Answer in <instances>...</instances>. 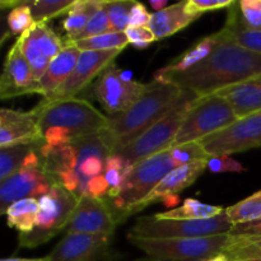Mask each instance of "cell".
Here are the masks:
<instances>
[{
	"label": "cell",
	"mask_w": 261,
	"mask_h": 261,
	"mask_svg": "<svg viewBox=\"0 0 261 261\" xmlns=\"http://www.w3.org/2000/svg\"><path fill=\"white\" fill-rule=\"evenodd\" d=\"M213 53L199 65L182 73H160L154 79L176 84L198 97L218 93L228 87L261 76V55L236 45L223 30Z\"/></svg>",
	"instance_id": "6da1fadb"
},
{
	"label": "cell",
	"mask_w": 261,
	"mask_h": 261,
	"mask_svg": "<svg viewBox=\"0 0 261 261\" xmlns=\"http://www.w3.org/2000/svg\"><path fill=\"white\" fill-rule=\"evenodd\" d=\"M181 94L182 89L170 82L153 79L145 84L137 102L126 111L109 116L106 127L98 133L110 154L132 143L165 116Z\"/></svg>",
	"instance_id": "7a4b0ae2"
},
{
	"label": "cell",
	"mask_w": 261,
	"mask_h": 261,
	"mask_svg": "<svg viewBox=\"0 0 261 261\" xmlns=\"http://www.w3.org/2000/svg\"><path fill=\"white\" fill-rule=\"evenodd\" d=\"M175 168L176 165L171 157L170 149L135 163L119 193L111 199L105 198L114 212L117 224L126 221L133 208L144 200Z\"/></svg>",
	"instance_id": "3957f363"
},
{
	"label": "cell",
	"mask_w": 261,
	"mask_h": 261,
	"mask_svg": "<svg viewBox=\"0 0 261 261\" xmlns=\"http://www.w3.org/2000/svg\"><path fill=\"white\" fill-rule=\"evenodd\" d=\"M198 98L196 94L182 91L180 98L166 112L165 116L161 117L140 137L117 150V154H121L130 165H135L157 153L171 149L189 109Z\"/></svg>",
	"instance_id": "277c9868"
},
{
	"label": "cell",
	"mask_w": 261,
	"mask_h": 261,
	"mask_svg": "<svg viewBox=\"0 0 261 261\" xmlns=\"http://www.w3.org/2000/svg\"><path fill=\"white\" fill-rule=\"evenodd\" d=\"M127 241L144 252L149 261H206L226 252L229 234L199 239H143L127 234Z\"/></svg>",
	"instance_id": "5b68a950"
},
{
	"label": "cell",
	"mask_w": 261,
	"mask_h": 261,
	"mask_svg": "<svg viewBox=\"0 0 261 261\" xmlns=\"http://www.w3.org/2000/svg\"><path fill=\"white\" fill-rule=\"evenodd\" d=\"M41 109L40 127L42 134L54 126L65 127L74 140L101 133L106 127L109 116L97 110L86 99L74 98L56 101L53 103H38Z\"/></svg>",
	"instance_id": "8992f818"
},
{
	"label": "cell",
	"mask_w": 261,
	"mask_h": 261,
	"mask_svg": "<svg viewBox=\"0 0 261 261\" xmlns=\"http://www.w3.org/2000/svg\"><path fill=\"white\" fill-rule=\"evenodd\" d=\"M239 120L229 102L219 93L199 97L189 109L173 147L200 142L204 138L226 129Z\"/></svg>",
	"instance_id": "52a82bcc"
},
{
	"label": "cell",
	"mask_w": 261,
	"mask_h": 261,
	"mask_svg": "<svg viewBox=\"0 0 261 261\" xmlns=\"http://www.w3.org/2000/svg\"><path fill=\"white\" fill-rule=\"evenodd\" d=\"M232 223L224 213L209 219H158L155 216H143L138 218L130 236L143 239H199L219 234H229Z\"/></svg>",
	"instance_id": "ba28073f"
},
{
	"label": "cell",
	"mask_w": 261,
	"mask_h": 261,
	"mask_svg": "<svg viewBox=\"0 0 261 261\" xmlns=\"http://www.w3.org/2000/svg\"><path fill=\"white\" fill-rule=\"evenodd\" d=\"M78 201L79 196L76 194L70 193L59 184H55L47 195L38 199L40 212L36 227L30 233L19 234V247L35 249L50 241L61 231H65Z\"/></svg>",
	"instance_id": "9c48e42d"
},
{
	"label": "cell",
	"mask_w": 261,
	"mask_h": 261,
	"mask_svg": "<svg viewBox=\"0 0 261 261\" xmlns=\"http://www.w3.org/2000/svg\"><path fill=\"white\" fill-rule=\"evenodd\" d=\"M200 144L209 155H231L261 148V111L241 117L226 129L201 139Z\"/></svg>",
	"instance_id": "30bf717a"
},
{
	"label": "cell",
	"mask_w": 261,
	"mask_h": 261,
	"mask_svg": "<svg viewBox=\"0 0 261 261\" xmlns=\"http://www.w3.org/2000/svg\"><path fill=\"white\" fill-rule=\"evenodd\" d=\"M145 84L130 81L121 70L111 64L98 76L92 88V94L101 103L109 116L126 111L143 93Z\"/></svg>",
	"instance_id": "8fae6325"
},
{
	"label": "cell",
	"mask_w": 261,
	"mask_h": 261,
	"mask_svg": "<svg viewBox=\"0 0 261 261\" xmlns=\"http://www.w3.org/2000/svg\"><path fill=\"white\" fill-rule=\"evenodd\" d=\"M56 180L43 163L40 166H22L18 172L0 181V213L4 214L13 203L25 198L40 199L47 195Z\"/></svg>",
	"instance_id": "7c38bea8"
},
{
	"label": "cell",
	"mask_w": 261,
	"mask_h": 261,
	"mask_svg": "<svg viewBox=\"0 0 261 261\" xmlns=\"http://www.w3.org/2000/svg\"><path fill=\"white\" fill-rule=\"evenodd\" d=\"M116 226L115 214L106 199L83 195L79 196L65 233H84L111 239Z\"/></svg>",
	"instance_id": "4fadbf2b"
},
{
	"label": "cell",
	"mask_w": 261,
	"mask_h": 261,
	"mask_svg": "<svg viewBox=\"0 0 261 261\" xmlns=\"http://www.w3.org/2000/svg\"><path fill=\"white\" fill-rule=\"evenodd\" d=\"M121 51H81L76 65L71 75L65 83L51 96L42 98L41 103H53L56 101L74 98L81 93L96 76L101 75L106 68H109Z\"/></svg>",
	"instance_id": "5bb4252c"
},
{
	"label": "cell",
	"mask_w": 261,
	"mask_h": 261,
	"mask_svg": "<svg viewBox=\"0 0 261 261\" xmlns=\"http://www.w3.org/2000/svg\"><path fill=\"white\" fill-rule=\"evenodd\" d=\"M41 109L31 111L0 110V148L13 145H42L45 143L40 127Z\"/></svg>",
	"instance_id": "9a60e30c"
},
{
	"label": "cell",
	"mask_w": 261,
	"mask_h": 261,
	"mask_svg": "<svg viewBox=\"0 0 261 261\" xmlns=\"http://www.w3.org/2000/svg\"><path fill=\"white\" fill-rule=\"evenodd\" d=\"M32 93L40 94L38 81L18 43L15 42L8 51L4 61V68L0 76V98H14Z\"/></svg>",
	"instance_id": "2e32d148"
},
{
	"label": "cell",
	"mask_w": 261,
	"mask_h": 261,
	"mask_svg": "<svg viewBox=\"0 0 261 261\" xmlns=\"http://www.w3.org/2000/svg\"><path fill=\"white\" fill-rule=\"evenodd\" d=\"M109 237L65 233L51 251V261H97L109 252Z\"/></svg>",
	"instance_id": "e0dca14e"
},
{
	"label": "cell",
	"mask_w": 261,
	"mask_h": 261,
	"mask_svg": "<svg viewBox=\"0 0 261 261\" xmlns=\"http://www.w3.org/2000/svg\"><path fill=\"white\" fill-rule=\"evenodd\" d=\"M205 170H208V161H201V162L191 163V165L180 166L176 167L175 170L171 171L154 189L152 193L140 201L138 205L133 208L132 214L138 213L143 211L145 206L155 203V201H162L163 198L168 195H177V193L182 191L184 189L189 188L193 185Z\"/></svg>",
	"instance_id": "ac0fdd59"
},
{
	"label": "cell",
	"mask_w": 261,
	"mask_h": 261,
	"mask_svg": "<svg viewBox=\"0 0 261 261\" xmlns=\"http://www.w3.org/2000/svg\"><path fill=\"white\" fill-rule=\"evenodd\" d=\"M79 55H81V50L74 43H66L63 51L51 61L43 75L38 81L40 94L43 98L55 93L65 83L66 79L71 75L75 68Z\"/></svg>",
	"instance_id": "d6986e66"
},
{
	"label": "cell",
	"mask_w": 261,
	"mask_h": 261,
	"mask_svg": "<svg viewBox=\"0 0 261 261\" xmlns=\"http://www.w3.org/2000/svg\"><path fill=\"white\" fill-rule=\"evenodd\" d=\"M218 93L229 102L239 119L261 111V76L234 84Z\"/></svg>",
	"instance_id": "ffe728a7"
},
{
	"label": "cell",
	"mask_w": 261,
	"mask_h": 261,
	"mask_svg": "<svg viewBox=\"0 0 261 261\" xmlns=\"http://www.w3.org/2000/svg\"><path fill=\"white\" fill-rule=\"evenodd\" d=\"M195 19H198V17L190 14L186 9V2H180L167 7L161 12L153 13L149 28L158 41L180 32L181 30L190 25Z\"/></svg>",
	"instance_id": "44dd1931"
},
{
	"label": "cell",
	"mask_w": 261,
	"mask_h": 261,
	"mask_svg": "<svg viewBox=\"0 0 261 261\" xmlns=\"http://www.w3.org/2000/svg\"><path fill=\"white\" fill-rule=\"evenodd\" d=\"M99 7H101V0H76L74 3L63 20L65 43H73L79 40L89 19L93 17Z\"/></svg>",
	"instance_id": "7402d4cb"
},
{
	"label": "cell",
	"mask_w": 261,
	"mask_h": 261,
	"mask_svg": "<svg viewBox=\"0 0 261 261\" xmlns=\"http://www.w3.org/2000/svg\"><path fill=\"white\" fill-rule=\"evenodd\" d=\"M222 30L236 45L261 55V30L245 27L240 19L237 2L227 9V20Z\"/></svg>",
	"instance_id": "603a6c76"
},
{
	"label": "cell",
	"mask_w": 261,
	"mask_h": 261,
	"mask_svg": "<svg viewBox=\"0 0 261 261\" xmlns=\"http://www.w3.org/2000/svg\"><path fill=\"white\" fill-rule=\"evenodd\" d=\"M218 43V33H212L206 37L201 38L200 41L195 43L193 47L186 50L180 56L172 60V63L168 64L165 68L160 69V73H182L189 70L194 66L199 65L203 60H205Z\"/></svg>",
	"instance_id": "cb8c5ba5"
},
{
	"label": "cell",
	"mask_w": 261,
	"mask_h": 261,
	"mask_svg": "<svg viewBox=\"0 0 261 261\" xmlns=\"http://www.w3.org/2000/svg\"><path fill=\"white\" fill-rule=\"evenodd\" d=\"M40 204L38 199L25 198L13 203L5 212L8 226L19 231V234L30 233L35 229Z\"/></svg>",
	"instance_id": "d4e9b609"
},
{
	"label": "cell",
	"mask_w": 261,
	"mask_h": 261,
	"mask_svg": "<svg viewBox=\"0 0 261 261\" xmlns=\"http://www.w3.org/2000/svg\"><path fill=\"white\" fill-rule=\"evenodd\" d=\"M226 208L218 205H211L196 199H185L180 206L165 213L154 214L158 219H186V221H195V219H209L224 213Z\"/></svg>",
	"instance_id": "484cf974"
},
{
	"label": "cell",
	"mask_w": 261,
	"mask_h": 261,
	"mask_svg": "<svg viewBox=\"0 0 261 261\" xmlns=\"http://www.w3.org/2000/svg\"><path fill=\"white\" fill-rule=\"evenodd\" d=\"M226 214L232 226L261 219V190L226 208Z\"/></svg>",
	"instance_id": "4316f807"
},
{
	"label": "cell",
	"mask_w": 261,
	"mask_h": 261,
	"mask_svg": "<svg viewBox=\"0 0 261 261\" xmlns=\"http://www.w3.org/2000/svg\"><path fill=\"white\" fill-rule=\"evenodd\" d=\"M74 45L81 51H122L129 45V40L125 32H109L79 40Z\"/></svg>",
	"instance_id": "83f0119b"
},
{
	"label": "cell",
	"mask_w": 261,
	"mask_h": 261,
	"mask_svg": "<svg viewBox=\"0 0 261 261\" xmlns=\"http://www.w3.org/2000/svg\"><path fill=\"white\" fill-rule=\"evenodd\" d=\"M40 145H13L0 148V181L10 177L22 168L25 157Z\"/></svg>",
	"instance_id": "f1b7e54d"
},
{
	"label": "cell",
	"mask_w": 261,
	"mask_h": 261,
	"mask_svg": "<svg viewBox=\"0 0 261 261\" xmlns=\"http://www.w3.org/2000/svg\"><path fill=\"white\" fill-rule=\"evenodd\" d=\"M76 0H35L27 2L36 24H42L53 18L68 13Z\"/></svg>",
	"instance_id": "f546056e"
},
{
	"label": "cell",
	"mask_w": 261,
	"mask_h": 261,
	"mask_svg": "<svg viewBox=\"0 0 261 261\" xmlns=\"http://www.w3.org/2000/svg\"><path fill=\"white\" fill-rule=\"evenodd\" d=\"M135 0H112L103 2V7L109 14L112 32H125L130 25V14L135 5Z\"/></svg>",
	"instance_id": "4dcf8cb0"
},
{
	"label": "cell",
	"mask_w": 261,
	"mask_h": 261,
	"mask_svg": "<svg viewBox=\"0 0 261 261\" xmlns=\"http://www.w3.org/2000/svg\"><path fill=\"white\" fill-rule=\"evenodd\" d=\"M171 157L175 162L176 167L180 166L191 165V163L201 162V161H208L211 155L206 153L200 142L186 143L182 145H176L170 149Z\"/></svg>",
	"instance_id": "1f68e13d"
},
{
	"label": "cell",
	"mask_w": 261,
	"mask_h": 261,
	"mask_svg": "<svg viewBox=\"0 0 261 261\" xmlns=\"http://www.w3.org/2000/svg\"><path fill=\"white\" fill-rule=\"evenodd\" d=\"M7 22L9 32L12 35L18 36V37L36 25L32 12H31V8L28 7L27 2H23L20 5L10 9Z\"/></svg>",
	"instance_id": "d6a6232c"
},
{
	"label": "cell",
	"mask_w": 261,
	"mask_h": 261,
	"mask_svg": "<svg viewBox=\"0 0 261 261\" xmlns=\"http://www.w3.org/2000/svg\"><path fill=\"white\" fill-rule=\"evenodd\" d=\"M240 19L250 30H261V0L237 2Z\"/></svg>",
	"instance_id": "836d02e7"
},
{
	"label": "cell",
	"mask_w": 261,
	"mask_h": 261,
	"mask_svg": "<svg viewBox=\"0 0 261 261\" xmlns=\"http://www.w3.org/2000/svg\"><path fill=\"white\" fill-rule=\"evenodd\" d=\"M109 32H112V27H111V23H110L109 14H107L106 9H105L103 7V2H101V7H99V9L94 13L93 17L89 19L88 24H87L86 30H84V32L82 33L81 37H79V40H84V38L105 35V33H109Z\"/></svg>",
	"instance_id": "e575fe53"
},
{
	"label": "cell",
	"mask_w": 261,
	"mask_h": 261,
	"mask_svg": "<svg viewBox=\"0 0 261 261\" xmlns=\"http://www.w3.org/2000/svg\"><path fill=\"white\" fill-rule=\"evenodd\" d=\"M105 161L106 160L99 157V155H89V157L84 158V160H82L81 162H79L78 170H76L82 178V188L81 191H79V195H81L84 185H86L91 178L102 175V172L105 171Z\"/></svg>",
	"instance_id": "d590c367"
},
{
	"label": "cell",
	"mask_w": 261,
	"mask_h": 261,
	"mask_svg": "<svg viewBox=\"0 0 261 261\" xmlns=\"http://www.w3.org/2000/svg\"><path fill=\"white\" fill-rule=\"evenodd\" d=\"M233 4L234 0H189L186 2V9L190 14L199 18L205 12L228 9Z\"/></svg>",
	"instance_id": "8d00e7d4"
},
{
	"label": "cell",
	"mask_w": 261,
	"mask_h": 261,
	"mask_svg": "<svg viewBox=\"0 0 261 261\" xmlns=\"http://www.w3.org/2000/svg\"><path fill=\"white\" fill-rule=\"evenodd\" d=\"M208 170L213 173H240L246 171V168L231 155H211L208 160Z\"/></svg>",
	"instance_id": "74e56055"
},
{
	"label": "cell",
	"mask_w": 261,
	"mask_h": 261,
	"mask_svg": "<svg viewBox=\"0 0 261 261\" xmlns=\"http://www.w3.org/2000/svg\"><path fill=\"white\" fill-rule=\"evenodd\" d=\"M125 33H126L129 43H132L135 48H139V50L148 47L150 43L157 41L154 33L149 27H127Z\"/></svg>",
	"instance_id": "f35d334b"
},
{
	"label": "cell",
	"mask_w": 261,
	"mask_h": 261,
	"mask_svg": "<svg viewBox=\"0 0 261 261\" xmlns=\"http://www.w3.org/2000/svg\"><path fill=\"white\" fill-rule=\"evenodd\" d=\"M54 177H55L56 182H58L61 188L70 191V193L79 195V191H81L82 188V178L81 176H79L78 171L64 168V170H60L59 172H56L55 175H54Z\"/></svg>",
	"instance_id": "ab89813d"
},
{
	"label": "cell",
	"mask_w": 261,
	"mask_h": 261,
	"mask_svg": "<svg viewBox=\"0 0 261 261\" xmlns=\"http://www.w3.org/2000/svg\"><path fill=\"white\" fill-rule=\"evenodd\" d=\"M232 240H252L261 239V219L249 223L236 224L229 233Z\"/></svg>",
	"instance_id": "60d3db41"
},
{
	"label": "cell",
	"mask_w": 261,
	"mask_h": 261,
	"mask_svg": "<svg viewBox=\"0 0 261 261\" xmlns=\"http://www.w3.org/2000/svg\"><path fill=\"white\" fill-rule=\"evenodd\" d=\"M110 191V185L107 182L106 177L105 175H99L96 176V177L91 178L88 182L84 185L83 190H82L81 195H88L92 196V198H97V199H105L107 198Z\"/></svg>",
	"instance_id": "b9f144b4"
},
{
	"label": "cell",
	"mask_w": 261,
	"mask_h": 261,
	"mask_svg": "<svg viewBox=\"0 0 261 261\" xmlns=\"http://www.w3.org/2000/svg\"><path fill=\"white\" fill-rule=\"evenodd\" d=\"M43 138H45L46 144L53 148L63 147V145L71 144L74 142V138L71 135V133L68 129H65V127L60 126H54L46 130L45 134H43Z\"/></svg>",
	"instance_id": "7bdbcfd3"
},
{
	"label": "cell",
	"mask_w": 261,
	"mask_h": 261,
	"mask_svg": "<svg viewBox=\"0 0 261 261\" xmlns=\"http://www.w3.org/2000/svg\"><path fill=\"white\" fill-rule=\"evenodd\" d=\"M150 18H152V14L148 13L147 8L142 3L137 2L132 9L129 27H149Z\"/></svg>",
	"instance_id": "ee69618b"
},
{
	"label": "cell",
	"mask_w": 261,
	"mask_h": 261,
	"mask_svg": "<svg viewBox=\"0 0 261 261\" xmlns=\"http://www.w3.org/2000/svg\"><path fill=\"white\" fill-rule=\"evenodd\" d=\"M231 246L246 247V249L254 250V251L261 252V239L252 240H232Z\"/></svg>",
	"instance_id": "f6af8a7d"
},
{
	"label": "cell",
	"mask_w": 261,
	"mask_h": 261,
	"mask_svg": "<svg viewBox=\"0 0 261 261\" xmlns=\"http://www.w3.org/2000/svg\"><path fill=\"white\" fill-rule=\"evenodd\" d=\"M162 203L163 205L167 206V208L175 209V206L177 205V204H180V198H178V195H168L162 199Z\"/></svg>",
	"instance_id": "bcb514c9"
},
{
	"label": "cell",
	"mask_w": 261,
	"mask_h": 261,
	"mask_svg": "<svg viewBox=\"0 0 261 261\" xmlns=\"http://www.w3.org/2000/svg\"><path fill=\"white\" fill-rule=\"evenodd\" d=\"M150 7H152L155 12H161V10L167 8V0H150Z\"/></svg>",
	"instance_id": "7dc6e473"
},
{
	"label": "cell",
	"mask_w": 261,
	"mask_h": 261,
	"mask_svg": "<svg viewBox=\"0 0 261 261\" xmlns=\"http://www.w3.org/2000/svg\"><path fill=\"white\" fill-rule=\"evenodd\" d=\"M0 261H51L50 256L46 257H36V259H25V257H7L2 259Z\"/></svg>",
	"instance_id": "c3c4849f"
},
{
	"label": "cell",
	"mask_w": 261,
	"mask_h": 261,
	"mask_svg": "<svg viewBox=\"0 0 261 261\" xmlns=\"http://www.w3.org/2000/svg\"><path fill=\"white\" fill-rule=\"evenodd\" d=\"M206 261H232V260L229 259V257L227 256V255L223 252V254L217 255V256L212 257V259H209V260H206Z\"/></svg>",
	"instance_id": "681fc988"
}]
</instances>
